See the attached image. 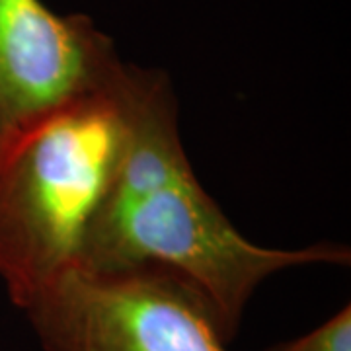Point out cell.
Masks as SVG:
<instances>
[{"instance_id":"3","label":"cell","mask_w":351,"mask_h":351,"mask_svg":"<svg viewBox=\"0 0 351 351\" xmlns=\"http://www.w3.org/2000/svg\"><path fill=\"white\" fill-rule=\"evenodd\" d=\"M22 313L45 351H228L199 291L156 265L73 267Z\"/></svg>"},{"instance_id":"4","label":"cell","mask_w":351,"mask_h":351,"mask_svg":"<svg viewBox=\"0 0 351 351\" xmlns=\"http://www.w3.org/2000/svg\"><path fill=\"white\" fill-rule=\"evenodd\" d=\"M123 63L86 14H59L43 0H0V141L106 88Z\"/></svg>"},{"instance_id":"5","label":"cell","mask_w":351,"mask_h":351,"mask_svg":"<svg viewBox=\"0 0 351 351\" xmlns=\"http://www.w3.org/2000/svg\"><path fill=\"white\" fill-rule=\"evenodd\" d=\"M267 351H351V306L346 304L308 334Z\"/></svg>"},{"instance_id":"1","label":"cell","mask_w":351,"mask_h":351,"mask_svg":"<svg viewBox=\"0 0 351 351\" xmlns=\"http://www.w3.org/2000/svg\"><path fill=\"white\" fill-rule=\"evenodd\" d=\"M123 101V154L88 228L76 267L170 269L209 302L230 343L256 289L267 277L301 265L350 263V248L341 244L265 248L240 234L189 164L180 137L174 88L166 73L127 64Z\"/></svg>"},{"instance_id":"2","label":"cell","mask_w":351,"mask_h":351,"mask_svg":"<svg viewBox=\"0 0 351 351\" xmlns=\"http://www.w3.org/2000/svg\"><path fill=\"white\" fill-rule=\"evenodd\" d=\"M127 64L0 141V279L20 311L78 265L125 147Z\"/></svg>"}]
</instances>
